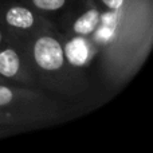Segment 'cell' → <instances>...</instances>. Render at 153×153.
Listing matches in <instances>:
<instances>
[{
	"label": "cell",
	"instance_id": "obj_1",
	"mask_svg": "<svg viewBox=\"0 0 153 153\" xmlns=\"http://www.w3.org/2000/svg\"><path fill=\"white\" fill-rule=\"evenodd\" d=\"M24 43L38 87L67 97L78 95L87 89L86 75L70 61L56 28L39 32Z\"/></svg>",
	"mask_w": 153,
	"mask_h": 153
},
{
	"label": "cell",
	"instance_id": "obj_2",
	"mask_svg": "<svg viewBox=\"0 0 153 153\" xmlns=\"http://www.w3.org/2000/svg\"><path fill=\"white\" fill-rule=\"evenodd\" d=\"M0 110L20 117L27 125L55 121L65 106L36 86L0 83Z\"/></svg>",
	"mask_w": 153,
	"mask_h": 153
},
{
	"label": "cell",
	"instance_id": "obj_3",
	"mask_svg": "<svg viewBox=\"0 0 153 153\" xmlns=\"http://www.w3.org/2000/svg\"><path fill=\"white\" fill-rule=\"evenodd\" d=\"M0 26L12 38L23 42L42 31L56 28L45 13L19 0H0Z\"/></svg>",
	"mask_w": 153,
	"mask_h": 153
},
{
	"label": "cell",
	"instance_id": "obj_4",
	"mask_svg": "<svg viewBox=\"0 0 153 153\" xmlns=\"http://www.w3.org/2000/svg\"><path fill=\"white\" fill-rule=\"evenodd\" d=\"M0 75L10 83L36 86L26 43L23 40L13 39L0 47Z\"/></svg>",
	"mask_w": 153,
	"mask_h": 153
},
{
	"label": "cell",
	"instance_id": "obj_5",
	"mask_svg": "<svg viewBox=\"0 0 153 153\" xmlns=\"http://www.w3.org/2000/svg\"><path fill=\"white\" fill-rule=\"evenodd\" d=\"M100 24H101L100 10L93 5V7L87 8L86 11H83L82 15L75 19L74 23H73L71 30L76 36L87 38L97 31Z\"/></svg>",
	"mask_w": 153,
	"mask_h": 153
},
{
	"label": "cell",
	"instance_id": "obj_6",
	"mask_svg": "<svg viewBox=\"0 0 153 153\" xmlns=\"http://www.w3.org/2000/svg\"><path fill=\"white\" fill-rule=\"evenodd\" d=\"M40 13L61 12L70 4V0H19Z\"/></svg>",
	"mask_w": 153,
	"mask_h": 153
},
{
	"label": "cell",
	"instance_id": "obj_7",
	"mask_svg": "<svg viewBox=\"0 0 153 153\" xmlns=\"http://www.w3.org/2000/svg\"><path fill=\"white\" fill-rule=\"evenodd\" d=\"M26 122L15 114L0 110V126H26Z\"/></svg>",
	"mask_w": 153,
	"mask_h": 153
},
{
	"label": "cell",
	"instance_id": "obj_8",
	"mask_svg": "<svg viewBox=\"0 0 153 153\" xmlns=\"http://www.w3.org/2000/svg\"><path fill=\"white\" fill-rule=\"evenodd\" d=\"M105 8L110 11H118L120 8L124 5L125 0H98Z\"/></svg>",
	"mask_w": 153,
	"mask_h": 153
},
{
	"label": "cell",
	"instance_id": "obj_9",
	"mask_svg": "<svg viewBox=\"0 0 153 153\" xmlns=\"http://www.w3.org/2000/svg\"><path fill=\"white\" fill-rule=\"evenodd\" d=\"M13 39H15V38H12L7 31H5L4 27L0 26V47H1V46H4L5 43H8V42H11V40H13Z\"/></svg>",
	"mask_w": 153,
	"mask_h": 153
},
{
	"label": "cell",
	"instance_id": "obj_10",
	"mask_svg": "<svg viewBox=\"0 0 153 153\" xmlns=\"http://www.w3.org/2000/svg\"><path fill=\"white\" fill-rule=\"evenodd\" d=\"M0 83H10V82H8L7 79H4L1 75H0Z\"/></svg>",
	"mask_w": 153,
	"mask_h": 153
},
{
	"label": "cell",
	"instance_id": "obj_11",
	"mask_svg": "<svg viewBox=\"0 0 153 153\" xmlns=\"http://www.w3.org/2000/svg\"><path fill=\"white\" fill-rule=\"evenodd\" d=\"M4 128H8V126H0V133H1V130L4 129Z\"/></svg>",
	"mask_w": 153,
	"mask_h": 153
}]
</instances>
